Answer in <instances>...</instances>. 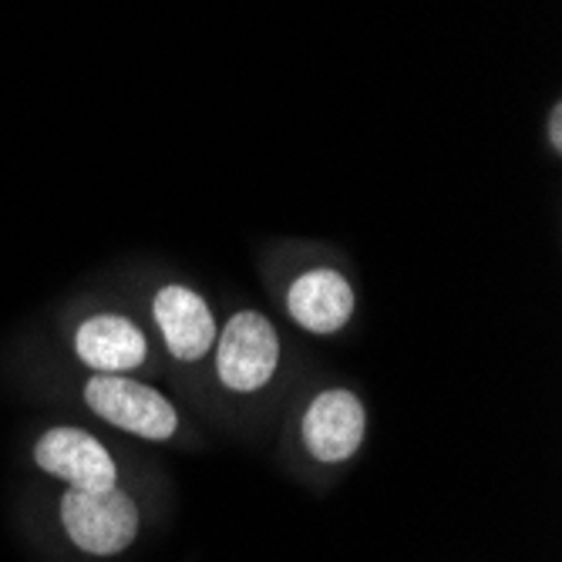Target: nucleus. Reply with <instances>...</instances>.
<instances>
[{
  "instance_id": "f257e3e1",
  "label": "nucleus",
  "mask_w": 562,
  "mask_h": 562,
  "mask_svg": "<svg viewBox=\"0 0 562 562\" xmlns=\"http://www.w3.org/2000/svg\"><path fill=\"white\" fill-rule=\"evenodd\" d=\"M61 526L81 552L115 555L138 536V508L119 485L109 492L68 488L61 495Z\"/></svg>"
},
{
  "instance_id": "f03ea898",
  "label": "nucleus",
  "mask_w": 562,
  "mask_h": 562,
  "mask_svg": "<svg viewBox=\"0 0 562 562\" xmlns=\"http://www.w3.org/2000/svg\"><path fill=\"white\" fill-rule=\"evenodd\" d=\"M85 401L98 418L148 441H166L179 428L176 407L162 391L122 374H94L85 384Z\"/></svg>"
},
{
  "instance_id": "7ed1b4c3",
  "label": "nucleus",
  "mask_w": 562,
  "mask_h": 562,
  "mask_svg": "<svg viewBox=\"0 0 562 562\" xmlns=\"http://www.w3.org/2000/svg\"><path fill=\"white\" fill-rule=\"evenodd\" d=\"M280 364V337L257 311H239L220 334L216 374L229 391H260Z\"/></svg>"
},
{
  "instance_id": "20e7f679",
  "label": "nucleus",
  "mask_w": 562,
  "mask_h": 562,
  "mask_svg": "<svg viewBox=\"0 0 562 562\" xmlns=\"http://www.w3.org/2000/svg\"><path fill=\"white\" fill-rule=\"evenodd\" d=\"M34 462L50 479L78 492H109L119 485V469L109 448L81 428H50L34 445Z\"/></svg>"
},
{
  "instance_id": "39448f33",
  "label": "nucleus",
  "mask_w": 562,
  "mask_h": 562,
  "mask_svg": "<svg viewBox=\"0 0 562 562\" xmlns=\"http://www.w3.org/2000/svg\"><path fill=\"white\" fill-rule=\"evenodd\" d=\"M368 431V412L353 391H321L303 415V445L317 462L337 465L361 448Z\"/></svg>"
},
{
  "instance_id": "423d86ee",
  "label": "nucleus",
  "mask_w": 562,
  "mask_h": 562,
  "mask_svg": "<svg viewBox=\"0 0 562 562\" xmlns=\"http://www.w3.org/2000/svg\"><path fill=\"white\" fill-rule=\"evenodd\" d=\"M151 317H156L166 347L179 361H199L216 344V321L210 303L189 286H162L151 300Z\"/></svg>"
},
{
  "instance_id": "0eeeda50",
  "label": "nucleus",
  "mask_w": 562,
  "mask_h": 562,
  "mask_svg": "<svg viewBox=\"0 0 562 562\" xmlns=\"http://www.w3.org/2000/svg\"><path fill=\"white\" fill-rule=\"evenodd\" d=\"M290 317L311 334H337L353 314V286L330 267L306 270L290 283Z\"/></svg>"
},
{
  "instance_id": "6e6552de",
  "label": "nucleus",
  "mask_w": 562,
  "mask_h": 562,
  "mask_svg": "<svg viewBox=\"0 0 562 562\" xmlns=\"http://www.w3.org/2000/svg\"><path fill=\"white\" fill-rule=\"evenodd\" d=\"M75 353L98 374H125L148 353L145 334L122 314H94L75 334Z\"/></svg>"
},
{
  "instance_id": "1a4fd4ad",
  "label": "nucleus",
  "mask_w": 562,
  "mask_h": 562,
  "mask_svg": "<svg viewBox=\"0 0 562 562\" xmlns=\"http://www.w3.org/2000/svg\"><path fill=\"white\" fill-rule=\"evenodd\" d=\"M559 128H562V105H552V112H549V142H552V148L562 145Z\"/></svg>"
}]
</instances>
